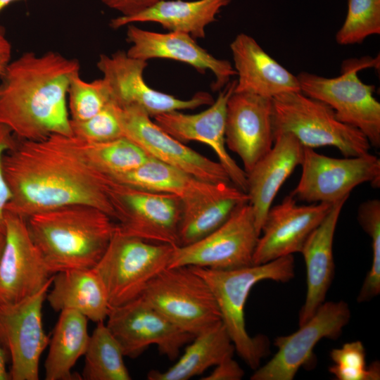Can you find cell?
<instances>
[{
    "mask_svg": "<svg viewBox=\"0 0 380 380\" xmlns=\"http://www.w3.org/2000/svg\"><path fill=\"white\" fill-rule=\"evenodd\" d=\"M3 170L11 194L5 211L26 219L82 204L97 208L114 220L108 194L110 178L91 164L72 135L16 141L3 158Z\"/></svg>",
    "mask_w": 380,
    "mask_h": 380,
    "instance_id": "6da1fadb",
    "label": "cell"
},
{
    "mask_svg": "<svg viewBox=\"0 0 380 380\" xmlns=\"http://www.w3.org/2000/svg\"><path fill=\"white\" fill-rule=\"evenodd\" d=\"M80 70L77 59L53 51L11 61L0 77V125L19 140L72 136L68 89Z\"/></svg>",
    "mask_w": 380,
    "mask_h": 380,
    "instance_id": "7a4b0ae2",
    "label": "cell"
},
{
    "mask_svg": "<svg viewBox=\"0 0 380 380\" xmlns=\"http://www.w3.org/2000/svg\"><path fill=\"white\" fill-rule=\"evenodd\" d=\"M26 222L31 239L53 274L94 268L116 229L109 215L82 204L37 213L27 217Z\"/></svg>",
    "mask_w": 380,
    "mask_h": 380,
    "instance_id": "3957f363",
    "label": "cell"
},
{
    "mask_svg": "<svg viewBox=\"0 0 380 380\" xmlns=\"http://www.w3.org/2000/svg\"><path fill=\"white\" fill-rule=\"evenodd\" d=\"M210 288L235 350L253 369L260 367L268 351L265 336L251 337L246 329L244 307L252 288L263 280L288 282L295 275L293 255L261 265L234 270H214L190 266Z\"/></svg>",
    "mask_w": 380,
    "mask_h": 380,
    "instance_id": "277c9868",
    "label": "cell"
},
{
    "mask_svg": "<svg viewBox=\"0 0 380 380\" xmlns=\"http://www.w3.org/2000/svg\"><path fill=\"white\" fill-rule=\"evenodd\" d=\"M272 106L274 138L290 133L304 147L334 146L345 157L369 153L371 145L361 131L339 121L330 106L301 91L276 96Z\"/></svg>",
    "mask_w": 380,
    "mask_h": 380,
    "instance_id": "5b68a950",
    "label": "cell"
},
{
    "mask_svg": "<svg viewBox=\"0 0 380 380\" xmlns=\"http://www.w3.org/2000/svg\"><path fill=\"white\" fill-rule=\"evenodd\" d=\"M379 65V58L364 57L343 61L336 77L304 71L297 75L303 94L330 106L339 121L358 129L375 148L380 146V103L373 95L375 86L364 83L357 72Z\"/></svg>",
    "mask_w": 380,
    "mask_h": 380,
    "instance_id": "8992f818",
    "label": "cell"
},
{
    "mask_svg": "<svg viewBox=\"0 0 380 380\" xmlns=\"http://www.w3.org/2000/svg\"><path fill=\"white\" fill-rule=\"evenodd\" d=\"M175 247L124 234L116 227L92 268L104 286L110 308L140 296L148 284L169 267Z\"/></svg>",
    "mask_w": 380,
    "mask_h": 380,
    "instance_id": "52a82bcc",
    "label": "cell"
},
{
    "mask_svg": "<svg viewBox=\"0 0 380 380\" xmlns=\"http://www.w3.org/2000/svg\"><path fill=\"white\" fill-rule=\"evenodd\" d=\"M141 296L194 336L222 322L210 288L190 266L163 270L148 284Z\"/></svg>",
    "mask_w": 380,
    "mask_h": 380,
    "instance_id": "ba28073f",
    "label": "cell"
},
{
    "mask_svg": "<svg viewBox=\"0 0 380 380\" xmlns=\"http://www.w3.org/2000/svg\"><path fill=\"white\" fill-rule=\"evenodd\" d=\"M108 194L120 232L153 243L179 246L180 199L122 184L111 177Z\"/></svg>",
    "mask_w": 380,
    "mask_h": 380,
    "instance_id": "9c48e42d",
    "label": "cell"
},
{
    "mask_svg": "<svg viewBox=\"0 0 380 380\" xmlns=\"http://www.w3.org/2000/svg\"><path fill=\"white\" fill-rule=\"evenodd\" d=\"M300 166V180L291 195L308 203L333 204L348 198L353 189L363 183L380 186V159L369 153L336 158L304 147Z\"/></svg>",
    "mask_w": 380,
    "mask_h": 380,
    "instance_id": "30bf717a",
    "label": "cell"
},
{
    "mask_svg": "<svg viewBox=\"0 0 380 380\" xmlns=\"http://www.w3.org/2000/svg\"><path fill=\"white\" fill-rule=\"evenodd\" d=\"M259 236L251 206L245 203L209 234L191 244L175 247L168 267L226 270L252 265Z\"/></svg>",
    "mask_w": 380,
    "mask_h": 380,
    "instance_id": "8fae6325",
    "label": "cell"
},
{
    "mask_svg": "<svg viewBox=\"0 0 380 380\" xmlns=\"http://www.w3.org/2000/svg\"><path fill=\"white\" fill-rule=\"evenodd\" d=\"M114 105L123 137L141 148L148 157L207 182L232 183L219 162L201 155L167 134L139 106Z\"/></svg>",
    "mask_w": 380,
    "mask_h": 380,
    "instance_id": "7c38bea8",
    "label": "cell"
},
{
    "mask_svg": "<svg viewBox=\"0 0 380 380\" xmlns=\"http://www.w3.org/2000/svg\"><path fill=\"white\" fill-rule=\"evenodd\" d=\"M106 326L125 356L136 358L150 346L170 360L178 358L181 348L194 338L151 306L141 296L110 308Z\"/></svg>",
    "mask_w": 380,
    "mask_h": 380,
    "instance_id": "4fadbf2b",
    "label": "cell"
},
{
    "mask_svg": "<svg viewBox=\"0 0 380 380\" xmlns=\"http://www.w3.org/2000/svg\"><path fill=\"white\" fill-rule=\"evenodd\" d=\"M147 65V61L130 57L124 51L99 56L96 66L108 87L113 103L118 106L137 105L153 118L213 103V96L204 91L196 93L189 99H181L152 89L143 76Z\"/></svg>",
    "mask_w": 380,
    "mask_h": 380,
    "instance_id": "5bb4252c",
    "label": "cell"
},
{
    "mask_svg": "<svg viewBox=\"0 0 380 380\" xmlns=\"http://www.w3.org/2000/svg\"><path fill=\"white\" fill-rule=\"evenodd\" d=\"M350 318L343 300L324 302L296 332L274 339L277 352L264 366L257 368L251 380H292L298 370L310 364L313 349L322 338L336 339Z\"/></svg>",
    "mask_w": 380,
    "mask_h": 380,
    "instance_id": "9a60e30c",
    "label": "cell"
},
{
    "mask_svg": "<svg viewBox=\"0 0 380 380\" xmlns=\"http://www.w3.org/2000/svg\"><path fill=\"white\" fill-rule=\"evenodd\" d=\"M51 284L16 303H0V341L10 353V379H39L40 356L50 341L43 328L42 307Z\"/></svg>",
    "mask_w": 380,
    "mask_h": 380,
    "instance_id": "2e32d148",
    "label": "cell"
},
{
    "mask_svg": "<svg viewBox=\"0 0 380 380\" xmlns=\"http://www.w3.org/2000/svg\"><path fill=\"white\" fill-rule=\"evenodd\" d=\"M5 244L0 258V303L31 296L53 281L52 274L30 237L26 219L4 212Z\"/></svg>",
    "mask_w": 380,
    "mask_h": 380,
    "instance_id": "e0dca14e",
    "label": "cell"
},
{
    "mask_svg": "<svg viewBox=\"0 0 380 380\" xmlns=\"http://www.w3.org/2000/svg\"><path fill=\"white\" fill-rule=\"evenodd\" d=\"M236 80L229 81L213 103L203 111L186 114L172 111L153 117V121L182 143L195 141L210 147L227 172L232 184L246 193V173L230 156L225 144L227 103L234 92Z\"/></svg>",
    "mask_w": 380,
    "mask_h": 380,
    "instance_id": "ac0fdd59",
    "label": "cell"
},
{
    "mask_svg": "<svg viewBox=\"0 0 380 380\" xmlns=\"http://www.w3.org/2000/svg\"><path fill=\"white\" fill-rule=\"evenodd\" d=\"M332 204L298 205L292 195L270 208L261 227L253 265L300 253L307 238L324 219Z\"/></svg>",
    "mask_w": 380,
    "mask_h": 380,
    "instance_id": "d6986e66",
    "label": "cell"
},
{
    "mask_svg": "<svg viewBox=\"0 0 380 380\" xmlns=\"http://www.w3.org/2000/svg\"><path fill=\"white\" fill-rule=\"evenodd\" d=\"M272 99L233 92L227 103L225 144L241 160L248 172L272 148L274 134Z\"/></svg>",
    "mask_w": 380,
    "mask_h": 380,
    "instance_id": "ffe728a7",
    "label": "cell"
},
{
    "mask_svg": "<svg viewBox=\"0 0 380 380\" xmlns=\"http://www.w3.org/2000/svg\"><path fill=\"white\" fill-rule=\"evenodd\" d=\"M126 39L130 44L126 51L130 57L146 61L153 58L174 60L186 63L201 73L211 71L215 77L212 86L214 91H220L236 75L228 61L214 57L186 33H160L129 24L127 25Z\"/></svg>",
    "mask_w": 380,
    "mask_h": 380,
    "instance_id": "44dd1931",
    "label": "cell"
},
{
    "mask_svg": "<svg viewBox=\"0 0 380 380\" xmlns=\"http://www.w3.org/2000/svg\"><path fill=\"white\" fill-rule=\"evenodd\" d=\"M304 146L290 133L274 138L272 148L246 173L248 203L260 232L281 186L298 165H300Z\"/></svg>",
    "mask_w": 380,
    "mask_h": 380,
    "instance_id": "7402d4cb",
    "label": "cell"
},
{
    "mask_svg": "<svg viewBox=\"0 0 380 380\" xmlns=\"http://www.w3.org/2000/svg\"><path fill=\"white\" fill-rule=\"evenodd\" d=\"M238 75L234 92H246L272 99L300 91L297 76L266 53L252 37L239 34L230 44Z\"/></svg>",
    "mask_w": 380,
    "mask_h": 380,
    "instance_id": "603a6c76",
    "label": "cell"
},
{
    "mask_svg": "<svg viewBox=\"0 0 380 380\" xmlns=\"http://www.w3.org/2000/svg\"><path fill=\"white\" fill-rule=\"evenodd\" d=\"M348 198L331 208L307 238L301 250L307 270V294L299 312V326L307 322L324 302L334 272L333 241L337 222Z\"/></svg>",
    "mask_w": 380,
    "mask_h": 380,
    "instance_id": "cb8c5ba5",
    "label": "cell"
},
{
    "mask_svg": "<svg viewBox=\"0 0 380 380\" xmlns=\"http://www.w3.org/2000/svg\"><path fill=\"white\" fill-rule=\"evenodd\" d=\"M231 0H160L148 8L130 16L119 15L110 27L119 29L136 23L152 22L169 32L186 33L194 39L205 37V27L216 20Z\"/></svg>",
    "mask_w": 380,
    "mask_h": 380,
    "instance_id": "d4e9b609",
    "label": "cell"
},
{
    "mask_svg": "<svg viewBox=\"0 0 380 380\" xmlns=\"http://www.w3.org/2000/svg\"><path fill=\"white\" fill-rule=\"evenodd\" d=\"M111 178L127 185L176 196L182 202L222 195L236 187L232 183L213 184L201 180L151 157L137 169Z\"/></svg>",
    "mask_w": 380,
    "mask_h": 380,
    "instance_id": "484cf974",
    "label": "cell"
},
{
    "mask_svg": "<svg viewBox=\"0 0 380 380\" xmlns=\"http://www.w3.org/2000/svg\"><path fill=\"white\" fill-rule=\"evenodd\" d=\"M52 284L46 298L55 311L73 310L96 323L106 319L110 310L107 294L93 269L58 272Z\"/></svg>",
    "mask_w": 380,
    "mask_h": 380,
    "instance_id": "4316f807",
    "label": "cell"
},
{
    "mask_svg": "<svg viewBox=\"0 0 380 380\" xmlns=\"http://www.w3.org/2000/svg\"><path fill=\"white\" fill-rule=\"evenodd\" d=\"M60 312L49 343L44 363L45 379H80L81 376L72 373V369L87 348L90 336L88 319L73 310L66 309Z\"/></svg>",
    "mask_w": 380,
    "mask_h": 380,
    "instance_id": "83f0119b",
    "label": "cell"
},
{
    "mask_svg": "<svg viewBox=\"0 0 380 380\" xmlns=\"http://www.w3.org/2000/svg\"><path fill=\"white\" fill-rule=\"evenodd\" d=\"M234 346L222 322L196 335L177 361L164 372L151 370L149 380H187L233 357Z\"/></svg>",
    "mask_w": 380,
    "mask_h": 380,
    "instance_id": "f1b7e54d",
    "label": "cell"
},
{
    "mask_svg": "<svg viewBox=\"0 0 380 380\" xmlns=\"http://www.w3.org/2000/svg\"><path fill=\"white\" fill-rule=\"evenodd\" d=\"M248 200L247 193L234 187L222 195L181 201L179 246L191 244L209 234Z\"/></svg>",
    "mask_w": 380,
    "mask_h": 380,
    "instance_id": "f546056e",
    "label": "cell"
},
{
    "mask_svg": "<svg viewBox=\"0 0 380 380\" xmlns=\"http://www.w3.org/2000/svg\"><path fill=\"white\" fill-rule=\"evenodd\" d=\"M82 379L84 380H130L121 346L104 321L97 322L84 353Z\"/></svg>",
    "mask_w": 380,
    "mask_h": 380,
    "instance_id": "4dcf8cb0",
    "label": "cell"
},
{
    "mask_svg": "<svg viewBox=\"0 0 380 380\" xmlns=\"http://www.w3.org/2000/svg\"><path fill=\"white\" fill-rule=\"evenodd\" d=\"M76 139L91 164L110 177L137 169L149 158L141 148L125 137L96 143Z\"/></svg>",
    "mask_w": 380,
    "mask_h": 380,
    "instance_id": "1f68e13d",
    "label": "cell"
},
{
    "mask_svg": "<svg viewBox=\"0 0 380 380\" xmlns=\"http://www.w3.org/2000/svg\"><path fill=\"white\" fill-rule=\"evenodd\" d=\"M67 101L71 121L87 120L112 103L110 90L103 78L87 81L80 72L70 82Z\"/></svg>",
    "mask_w": 380,
    "mask_h": 380,
    "instance_id": "d6a6232c",
    "label": "cell"
},
{
    "mask_svg": "<svg viewBox=\"0 0 380 380\" xmlns=\"http://www.w3.org/2000/svg\"><path fill=\"white\" fill-rule=\"evenodd\" d=\"M380 33V0H348L347 15L336 34L341 45L362 43Z\"/></svg>",
    "mask_w": 380,
    "mask_h": 380,
    "instance_id": "836d02e7",
    "label": "cell"
},
{
    "mask_svg": "<svg viewBox=\"0 0 380 380\" xmlns=\"http://www.w3.org/2000/svg\"><path fill=\"white\" fill-rule=\"evenodd\" d=\"M357 220L372 240V262L357 296L359 303L368 301L380 293V201L363 202L358 208Z\"/></svg>",
    "mask_w": 380,
    "mask_h": 380,
    "instance_id": "e575fe53",
    "label": "cell"
},
{
    "mask_svg": "<svg viewBox=\"0 0 380 380\" xmlns=\"http://www.w3.org/2000/svg\"><path fill=\"white\" fill-rule=\"evenodd\" d=\"M334 364L329 372L338 380H377L380 377L379 362L367 366L366 352L360 341L346 343L330 352Z\"/></svg>",
    "mask_w": 380,
    "mask_h": 380,
    "instance_id": "d590c367",
    "label": "cell"
},
{
    "mask_svg": "<svg viewBox=\"0 0 380 380\" xmlns=\"http://www.w3.org/2000/svg\"><path fill=\"white\" fill-rule=\"evenodd\" d=\"M70 126L72 136L87 142H103L123 137L113 103L87 120H70Z\"/></svg>",
    "mask_w": 380,
    "mask_h": 380,
    "instance_id": "8d00e7d4",
    "label": "cell"
},
{
    "mask_svg": "<svg viewBox=\"0 0 380 380\" xmlns=\"http://www.w3.org/2000/svg\"><path fill=\"white\" fill-rule=\"evenodd\" d=\"M16 141L11 130L0 125V229L4 231H5V208L11 198V194L4 177L3 158L6 152L13 148Z\"/></svg>",
    "mask_w": 380,
    "mask_h": 380,
    "instance_id": "74e56055",
    "label": "cell"
},
{
    "mask_svg": "<svg viewBox=\"0 0 380 380\" xmlns=\"http://www.w3.org/2000/svg\"><path fill=\"white\" fill-rule=\"evenodd\" d=\"M160 0H100L108 8L118 11L121 16L139 13Z\"/></svg>",
    "mask_w": 380,
    "mask_h": 380,
    "instance_id": "f35d334b",
    "label": "cell"
},
{
    "mask_svg": "<svg viewBox=\"0 0 380 380\" xmlns=\"http://www.w3.org/2000/svg\"><path fill=\"white\" fill-rule=\"evenodd\" d=\"M213 371L202 380H240L243 378L244 372L239 365L228 357L215 366Z\"/></svg>",
    "mask_w": 380,
    "mask_h": 380,
    "instance_id": "ab89813d",
    "label": "cell"
},
{
    "mask_svg": "<svg viewBox=\"0 0 380 380\" xmlns=\"http://www.w3.org/2000/svg\"><path fill=\"white\" fill-rule=\"evenodd\" d=\"M11 58V44L6 37L5 30L0 26V77L10 63Z\"/></svg>",
    "mask_w": 380,
    "mask_h": 380,
    "instance_id": "60d3db41",
    "label": "cell"
},
{
    "mask_svg": "<svg viewBox=\"0 0 380 380\" xmlns=\"http://www.w3.org/2000/svg\"><path fill=\"white\" fill-rule=\"evenodd\" d=\"M8 379H10V376L6 369L5 355L4 350L0 347V380Z\"/></svg>",
    "mask_w": 380,
    "mask_h": 380,
    "instance_id": "b9f144b4",
    "label": "cell"
},
{
    "mask_svg": "<svg viewBox=\"0 0 380 380\" xmlns=\"http://www.w3.org/2000/svg\"><path fill=\"white\" fill-rule=\"evenodd\" d=\"M5 244V231L0 229V258Z\"/></svg>",
    "mask_w": 380,
    "mask_h": 380,
    "instance_id": "7bdbcfd3",
    "label": "cell"
},
{
    "mask_svg": "<svg viewBox=\"0 0 380 380\" xmlns=\"http://www.w3.org/2000/svg\"><path fill=\"white\" fill-rule=\"evenodd\" d=\"M25 0H0V12L11 3Z\"/></svg>",
    "mask_w": 380,
    "mask_h": 380,
    "instance_id": "ee69618b",
    "label": "cell"
}]
</instances>
